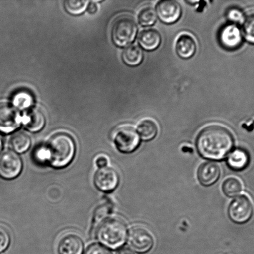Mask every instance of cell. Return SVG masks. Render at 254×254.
I'll use <instances>...</instances> for the list:
<instances>
[{
    "mask_svg": "<svg viewBox=\"0 0 254 254\" xmlns=\"http://www.w3.org/2000/svg\"><path fill=\"white\" fill-rule=\"evenodd\" d=\"M88 1H77V0H67L64 2V7L69 14L79 15L84 12L88 6Z\"/></svg>",
    "mask_w": 254,
    "mask_h": 254,
    "instance_id": "cb8c5ba5",
    "label": "cell"
},
{
    "mask_svg": "<svg viewBox=\"0 0 254 254\" xmlns=\"http://www.w3.org/2000/svg\"><path fill=\"white\" fill-rule=\"evenodd\" d=\"M88 11H89V13H91V14L96 13V12L97 11L96 5L94 3H91L89 6Z\"/></svg>",
    "mask_w": 254,
    "mask_h": 254,
    "instance_id": "836d02e7",
    "label": "cell"
},
{
    "mask_svg": "<svg viewBox=\"0 0 254 254\" xmlns=\"http://www.w3.org/2000/svg\"><path fill=\"white\" fill-rule=\"evenodd\" d=\"M119 183L118 172L111 167L99 168L94 177V185L99 190L104 192H111L115 190Z\"/></svg>",
    "mask_w": 254,
    "mask_h": 254,
    "instance_id": "30bf717a",
    "label": "cell"
},
{
    "mask_svg": "<svg viewBox=\"0 0 254 254\" xmlns=\"http://www.w3.org/2000/svg\"><path fill=\"white\" fill-rule=\"evenodd\" d=\"M85 254H113L108 248L99 244H93L89 246Z\"/></svg>",
    "mask_w": 254,
    "mask_h": 254,
    "instance_id": "f1b7e54d",
    "label": "cell"
},
{
    "mask_svg": "<svg viewBox=\"0 0 254 254\" xmlns=\"http://www.w3.org/2000/svg\"><path fill=\"white\" fill-rule=\"evenodd\" d=\"M95 163L99 168H104L108 165V159L105 156H99L96 159Z\"/></svg>",
    "mask_w": 254,
    "mask_h": 254,
    "instance_id": "1f68e13d",
    "label": "cell"
},
{
    "mask_svg": "<svg viewBox=\"0 0 254 254\" xmlns=\"http://www.w3.org/2000/svg\"><path fill=\"white\" fill-rule=\"evenodd\" d=\"M124 63L131 66L140 64L143 59V53L141 48L136 45L127 47L122 54Z\"/></svg>",
    "mask_w": 254,
    "mask_h": 254,
    "instance_id": "ffe728a7",
    "label": "cell"
},
{
    "mask_svg": "<svg viewBox=\"0 0 254 254\" xmlns=\"http://www.w3.org/2000/svg\"><path fill=\"white\" fill-rule=\"evenodd\" d=\"M220 41L226 49H237L242 42V35L240 30L233 24L224 27L220 32Z\"/></svg>",
    "mask_w": 254,
    "mask_h": 254,
    "instance_id": "7c38bea8",
    "label": "cell"
},
{
    "mask_svg": "<svg viewBox=\"0 0 254 254\" xmlns=\"http://www.w3.org/2000/svg\"><path fill=\"white\" fill-rule=\"evenodd\" d=\"M99 242L106 247L116 249L125 242L127 228L123 221L117 218L104 220L99 225L96 231Z\"/></svg>",
    "mask_w": 254,
    "mask_h": 254,
    "instance_id": "3957f363",
    "label": "cell"
},
{
    "mask_svg": "<svg viewBox=\"0 0 254 254\" xmlns=\"http://www.w3.org/2000/svg\"><path fill=\"white\" fill-rule=\"evenodd\" d=\"M161 42V34L156 29H145L139 35V43L146 51H154L160 46Z\"/></svg>",
    "mask_w": 254,
    "mask_h": 254,
    "instance_id": "2e32d148",
    "label": "cell"
},
{
    "mask_svg": "<svg viewBox=\"0 0 254 254\" xmlns=\"http://www.w3.org/2000/svg\"><path fill=\"white\" fill-rule=\"evenodd\" d=\"M21 117L13 106L0 104V133H12L21 126Z\"/></svg>",
    "mask_w": 254,
    "mask_h": 254,
    "instance_id": "9c48e42d",
    "label": "cell"
},
{
    "mask_svg": "<svg viewBox=\"0 0 254 254\" xmlns=\"http://www.w3.org/2000/svg\"><path fill=\"white\" fill-rule=\"evenodd\" d=\"M138 19L142 26H152L156 22V11L151 7H145L139 12Z\"/></svg>",
    "mask_w": 254,
    "mask_h": 254,
    "instance_id": "d4e9b609",
    "label": "cell"
},
{
    "mask_svg": "<svg viewBox=\"0 0 254 254\" xmlns=\"http://www.w3.org/2000/svg\"><path fill=\"white\" fill-rule=\"evenodd\" d=\"M114 141L116 148L121 153H131L138 148L140 136L133 127L123 126L117 129Z\"/></svg>",
    "mask_w": 254,
    "mask_h": 254,
    "instance_id": "5b68a950",
    "label": "cell"
},
{
    "mask_svg": "<svg viewBox=\"0 0 254 254\" xmlns=\"http://www.w3.org/2000/svg\"><path fill=\"white\" fill-rule=\"evenodd\" d=\"M11 243V235L4 226H0V253L6 251Z\"/></svg>",
    "mask_w": 254,
    "mask_h": 254,
    "instance_id": "83f0119b",
    "label": "cell"
},
{
    "mask_svg": "<svg viewBox=\"0 0 254 254\" xmlns=\"http://www.w3.org/2000/svg\"><path fill=\"white\" fill-rule=\"evenodd\" d=\"M22 122L26 128L31 132L41 130L46 124V118L42 111L37 109H32L27 113Z\"/></svg>",
    "mask_w": 254,
    "mask_h": 254,
    "instance_id": "e0dca14e",
    "label": "cell"
},
{
    "mask_svg": "<svg viewBox=\"0 0 254 254\" xmlns=\"http://www.w3.org/2000/svg\"><path fill=\"white\" fill-rule=\"evenodd\" d=\"M12 101L15 108L24 110L29 108L33 104L34 99L28 91H19L12 97Z\"/></svg>",
    "mask_w": 254,
    "mask_h": 254,
    "instance_id": "603a6c76",
    "label": "cell"
},
{
    "mask_svg": "<svg viewBox=\"0 0 254 254\" xmlns=\"http://www.w3.org/2000/svg\"><path fill=\"white\" fill-rule=\"evenodd\" d=\"M176 51L181 58L188 59L196 53V44L190 35L183 34L179 37L176 44Z\"/></svg>",
    "mask_w": 254,
    "mask_h": 254,
    "instance_id": "9a60e30c",
    "label": "cell"
},
{
    "mask_svg": "<svg viewBox=\"0 0 254 254\" xmlns=\"http://www.w3.org/2000/svg\"><path fill=\"white\" fill-rule=\"evenodd\" d=\"M243 33L248 42L254 44V11L250 12L245 17Z\"/></svg>",
    "mask_w": 254,
    "mask_h": 254,
    "instance_id": "484cf974",
    "label": "cell"
},
{
    "mask_svg": "<svg viewBox=\"0 0 254 254\" xmlns=\"http://www.w3.org/2000/svg\"><path fill=\"white\" fill-rule=\"evenodd\" d=\"M234 145L232 134L220 126H211L201 131L196 141V146L203 158L220 160L230 153Z\"/></svg>",
    "mask_w": 254,
    "mask_h": 254,
    "instance_id": "6da1fadb",
    "label": "cell"
},
{
    "mask_svg": "<svg viewBox=\"0 0 254 254\" xmlns=\"http://www.w3.org/2000/svg\"><path fill=\"white\" fill-rule=\"evenodd\" d=\"M137 131L143 140L150 141L158 134V127L153 119H144L139 123Z\"/></svg>",
    "mask_w": 254,
    "mask_h": 254,
    "instance_id": "d6986e66",
    "label": "cell"
},
{
    "mask_svg": "<svg viewBox=\"0 0 254 254\" xmlns=\"http://www.w3.org/2000/svg\"><path fill=\"white\" fill-rule=\"evenodd\" d=\"M47 163L55 168L68 166L76 154V143L74 139L66 133L55 134L46 145Z\"/></svg>",
    "mask_w": 254,
    "mask_h": 254,
    "instance_id": "7a4b0ae2",
    "label": "cell"
},
{
    "mask_svg": "<svg viewBox=\"0 0 254 254\" xmlns=\"http://www.w3.org/2000/svg\"><path fill=\"white\" fill-rule=\"evenodd\" d=\"M243 188L242 182L235 177L228 178L223 184V192L229 197L238 195L243 190Z\"/></svg>",
    "mask_w": 254,
    "mask_h": 254,
    "instance_id": "7402d4cb",
    "label": "cell"
},
{
    "mask_svg": "<svg viewBox=\"0 0 254 254\" xmlns=\"http://www.w3.org/2000/svg\"><path fill=\"white\" fill-rule=\"evenodd\" d=\"M10 144L12 149L16 153H24L28 150L31 146V139L27 134L23 132H18L11 137Z\"/></svg>",
    "mask_w": 254,
    "mask_h": 254,
    "instance_id": "44dd1931",
    "label": "cell"
},
{
    "mask_svg": "<svg viewBox=\"0 0 254 254\" xmlns=\"http://www.w3.org/2000/svg\"><path fill=\"white\" fill-rule=\"evenodd\" d=\"M32 159L36 163L40 165H46L47 163V156L45 145L39 146L34 149L32 153Z\"/></svg>",
    "mask_w": 254,
    "mask_h": 254,
    "instance_id": "4316f807",
    "label": "cell"
},
{
    "mask_svg": "<svg viewBox=\"0 0 254 254\" xmlns=\"http://www.w3.org/2000/svg\"><path fill=\"white\" fill-rule=\"evenodd\" d=\"M2 147H3V143H2V141L1 138H0V152L1 151Z\"/></svg>",
    "mask_w": 254,
    "mask_h": 254,
    "instance_id": "e575fe53",
    "label": "cell"
},
{
    "mask_svg": "<svg viewBox=\"0 0 254 254\" xmlns=\"http://www.w3.org/2000/svg\"><path fill=\"white\" fill-rule=\"evenodd\" d=\"M84 243L79 236L69 234L60 241L58 246L59 254H82Z\"/></svg>",
    "mask_w": 254,
    "mask_h": 254,
    "instance_id": "5bb4252c",
    "label": "cell"
},
{
    "mask_svg": "<svg viewBox=\"0 0 254 254\" xmlns=\"http://www.w3.org/2000/svg\"><path fill=\"white\" fill-rule=\"evenodd\" d=\"M22 161L16 152L7 150L0 154V177L6 180L16 178L22 170Z\"/></svg>",
    "mask_w": 254,
    "mask_h": 254,
    "instance_id": "ba28073f",
    "label": "cell"
},
{
    "mask_svg": "<svg viewBox=\"0 0 254 254\" xmlns=\"http://www.w3.org/2000/svg\"><path fill=\"white\" fill-rule=\"evenodd\" d=\"M250 157L245 150L236 149L229 156L227 163L231 169L236 171L243 170L248 166Z\"/></svg>",
    "mask_w": 254,
    "mask_h": 254,
    "instance_id": "ac0fdd59",
    "label": "cell"
},
{
    "mask_svg": "<svg viewBox=\"0 0 254 254\" xmlns=\"http://www.w3.org/2000/svg\"><path fill=\"white\" fill-rule=\"evenodd\" d=\"M254 213L252 201L246 195L236 198L228 209L229 217L234 223L244 224L251 220Z\"/></svg>",
    "mask_w": 254,
    "mask_h": 254,
    "instance_id": "52a82bcc",
    "label": "cell"
},
{
    "mask_svg": "<svg viewBox=\"0 0 254 254\" xmlns=\"http://www.w3.org/2000/svg\"><path fill=\"white\" fill-rule=\"evenodd\" d=\"M111 207L109 204H105V205H103L99 206V207L97 209L95 215H94V221H95L96 223L100 222V221L104 219V218H106L107 215H108L109 213H110Z\"/></svg>",
    "mask_w": 254,
    "mask_h": 254,
    "instance_id": "f546056e",
    "label": "cell"
},
{
    "mask_svg": "<svg viewBox=\"0 0 254 254\" xmlns=\"http://www.w3.org/2000/svg\"><path fill=\"white\" fill-rule=\"evenodd\" d=\"M138 26L131 17H121L116 20L112 28V39L116 46H128L135 39Z\"/></svg>",
    "mask_w": 254,
    "mask_h": 254,
    "instance_id": "277c9868",
    "label": "cell"
},
{
    "mask_svg": "<svg viewBox=\"0 0 254 254\" xmlns=\"http://www.w3.org/2000/svg\"><path fill=\"white\" fill-rule=\"evenodd\" d=\"M226 16L230 21L236 22V23H239L243 20V12L240 9L235 7L229 9Z\"/></svg>",
    "mask_w": 254,
    "mask_h": 254,
    "instance_id": "4dcf8cb0",
    "label": "cell"
},
{
    "mask_svg": "<svg viewBox=\"0 0 254 254\" xmlns=\"http://www.w3.org/2000/svg\"><path fill=\"white\" fill-rule=\"evenodd\" d=\"M157 16L166 24H173L180 18L181 7L175 1H163L156 7Z\"/></svg>",
    "mask_w": 254,
    "mask_h": 254,
    "instance_id": "8fae6325",
    "label": "cell"
},
{
    "mask_svg": "<svg viewBox=\"0 0 254 254\" xmlns=\"http://www.w3.org/2000/svg\"><path fill=\"white\" fill-rule=\"evenodd\" d=\"M128 243L136 252L146 253L153 247L154 236L151 231L145 226H134L129 231Z\"/></svg>",
    "mask_w": 254,
    "mask_h": 254,
    "instance_id": "8992f818",
    "label": "cell"
},
{
    "mask_svg": "<svg viewBox=\"0 0 254 254\" xmlns=\"http://www.w3.org/2000/svg\"><path fill=\"white\" fill-rule=\"evenodd\" d=\"M116 254H134L131 249L127 247L122 248L117 251Z\"/></svg>",
    "mask_w": 254,
    "mask_h": 254,
    "instance_id": "d6a6232c",
    "label": "cell"
},
{
    "mask_svg": "<svg viewBox=\"0 0 254 254\" xmlns=\"http://www.w3.org/2000/svg\"><path fill=\"white\" fill-rule=\"evenodd\" d=\"M220 167L218 164L215 162H206L201 164L198 169L199 181L205 186L213 185L220 178Z\"/></svg>",
    "mask_w": 254,
    "mask_h": 254,
    "instance_id": "4fadbf2b",
    "label": "cell"
}]
</instances>
